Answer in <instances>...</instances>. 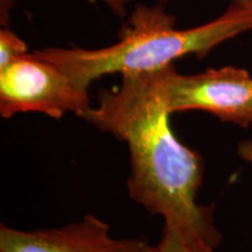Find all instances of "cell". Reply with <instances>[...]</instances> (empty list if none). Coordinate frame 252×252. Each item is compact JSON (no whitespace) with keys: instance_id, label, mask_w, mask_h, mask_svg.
<instances>
[{"instance_id":"cell-1","label":"cell","mask_w":252,"mask_h":252,"mask_svg":"<svg viewBox=\"0 0 252 252\" xmlns=\"http://www.w3.org/2000/svg\"><path fill=\"white\" fill-rule=\"evenodd\" d=\"M165 69L122 75L117 89L102 90L98 103L78 117L126 144L132 200L163 219L186 238L216 251L222 235L213 208L196 202L204 163L196 151L176 138L167 108Z\"/></svg>"},{"instance_id":"cell-3","label":"cell","mask_w":252,"mask_h":252,"mask_svg":"<svg viewBox=\"0 0 252 252\" xmlns=\"http://www.w3.org/2000/svg\"><path fill=\"white\" fill-rule=\"evenodd\" d=\"M89 89L36 52L0 68V116L36 112L61 119L90 108Z\"/></svg>"},{"instance_id":"cell-4","label":"cell","mask_w":252,"mask_h":252,"mask_svg":"<svg viewBox=\"0 0 252 252\" xmlns=\"http://www.w3.org/2000/svg\"><path fill=\"white\" fill-rule=\"evenodd\" d=\"M167 108L172 115L198 110L241 127L252 125V76L243 68L226 65L182 75L165 69Z\"/></svg>"},{"instance_id":"cell-9","label":"cell","mask_w":252,"mask_h":252,"mask_svg":"<svg viewBox=\"0 0 252 252\" xmlns=\"http://www.w3.org/2000/svg\"><path fill=\"white\" fill-rule=\"evenodd\" d=\"M15 6V0H0V24L1 27H8L11 11Z\"/></svg>"},{"instance_id":"cell-11","label":"cell","mask_w":252,"mask_h":252,"mask_svg":"<svg viewBox=\"0 0 252 252\" xmlns=\"http://www.w3.org/2000/svg\"><path fill=\"white\" fill-rule=\"evenodd\" d=\"M231 4L239 7L252 8V0H231Z\"/></svg>"},{"instance_id":"cell-10","label":"cell","mask_w":252,"mask_h":252,"mask_svg":"<svg viewBox=\"0 0 252 252\" xmlns=\"http://www.w3.org/2000/svg\"><path fill=\"white\" fill-rule=\"evenodd\" d=\"M238 157L252 166V138L241 141L237 147Z\"/></svg>"},{"instance_id":"cell-8","label":"cell","mask_w":252,"mask_h":252,"mask_svg":"<svg viewBox=\"0 0 252 252\" xmlns=\"http://www.w3.org/2000/svg\"><path fill=\"white\" fill-rule=\"evenodd\" d=\"M99 1L103 2L115 15L119 18H124L126 11H127L126 7L132 0H99ZM161 1H167V0H161Z\"/></svg>"},{"instance_id":"cell-2","label":"cell","mask_w":252,"mask_h":252,"mask_svg":"<svg viewBox=\"0 0 252 252\" xmlns=\"http://www.w3.org/2000/svg\"><path fill=\"white\" fill-rule=\"evenodd\" d=\"M252 31V8L230 4L219 18L201 26L178 30L162 5H137L118 42L98 49L49 48L35 52L89 89L105 75L161 70L188 55L203 59L225 41Z\"/></svg>"},{"instance_id":"cell-7","label":"cell","mask_w":252,"mask_h":252,"mask_svg":"<svg viewBox=\"0 0 252 252\" xmlns=\"http://www.w3.org/2000/svg\"><path fill=\"white\" fill-rule=\"evenodd\" d=\"M26 53H28L27 45L21 37L9 27L0 28V68H4Z\"/></svg>"},{"instance_id":"cell-6","label":"cell","mask_w":252,"mask_h":252,"mask_svg":"<svg viewBox=\"0 0 252 252\" xmlns=\"http://www.w3.org/2000/svg\"><path fill=\"white\" fill-rule=\"evenodd\" d=\"M143 252H215L189 241L174 226L163 224L161 238L156 245H149Z\"/></svg>"},{"instance_id":"cell-5","label":"cell","mask_w":252,"mask_h":252,"mask_svg":"<svg viewBox=\"0 0 252 252\" xmlns=\"http://www.w3.org/2000/svg\"><path fill=\"white\" fill-rule=\"evenodd\" d=\"M144 238H116L110 225L88 214L59 228L32 231L0 225V252H143Z\"/></svg>"}]
</instances>
